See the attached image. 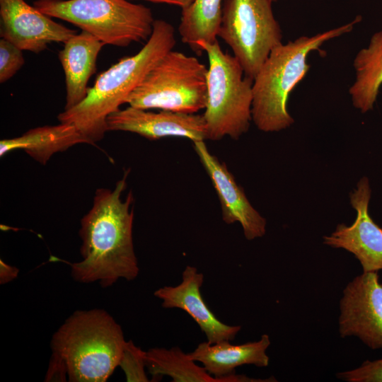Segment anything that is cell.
Segmentation results:
<instances>
[{
  "label": "cell",
  "instance_id": "2",
  "mask_svg": "<svg viewBox=\"0 0 382 382\" xmlns=\"http://www.w3.org/2000/svg\"><path fill=\"white\" fill-rule=\"evenodd\" d=\"M176 44L175 31L168 22L155 20L149 39L135 54L120 59L100 73L86 97L77 105L60 112L59 122L74 125L89 144L95 145L108 131L107 119L127 103L152 67Z\"/></svg>",
  "mask_w": 382,
  "mask_h": 382
},
{
  "label": "cell",
  "instance_id": "22",
  "mask_svg": "<svg viewBox=\"0 0 382 382\" xmlns=\"http://www.w3.org/2000/svg\"><path fill=\"white\" fill-rule=\"evenodd\" d=\"M25 63L23 50L11 42L0 40V83L12 78Z\"/></svg>",
  "mask_w": 382,
  "mask_h": 382
},
{
  "label": "cell",
  "instance_id": "24",
  "mask_svg": "<svg viewBox=\"0 0 382 382\" xmlns=\"http://www.w3.org/2000/svg\"><path fill=\"white\" fill-rule=\"evenodd\" d=\"M19 273V270L0 260V284H5L15 279Z\"/></svg>",
  "mask_w": 382,
  "mask_h": 382
},
{
  "label": "cell",
  "instance_id": "1",
  "mask_svg": "<svg viewBox=\"0 0 382 382\" xmlns=\"http://www.w3.org/2000/svg\"><path fill=\"white\" fill-rule=\"evenodd\" d=\"M128 172L112 190L96 191L91 209L81 220V260L70 264L77 282L98 283L106 288L120 279L132 281L139 273L133 242V196L125 200Z\"/></svg>",
  "mask_w": 382,
  "mask_h": 382
},
{
  "label": "cell",
  "instance_id": "9",
  "mask_svg": "<svg viewBox=\"0 0 382 382\" xmlns=\"http://www.w3.org/2000/svg\"><path fill=\"white\" fill-rule=\"evenodd\" d=\"M339 332L382 349V284L378 272H363L348 283L340 301Z\"/></svg>",
  "mask_w": 382,
  "mask_h": 382
},
{
  "label": "cell",
  "instance_id": "15",
  "mask_svg": "<svg viewBox=\"0 0 382 382\" xmlns=\"http://www.w3.org/2000/svg\"><path fill=\"white\" fill-rule=\"evenodd\" d=\"M64 44L58 57L64 73L66 110L77 105L86 97L88 83L96 71L97 58L105 44L83 30Z\"/></svg>",
  "mask_w": 382,
  "mask_h": 382
},
{
  "label": "cell",
  "instance_id": "20",
  "mask_svg": "<svg viewBox=\"0 0 382 382\" xmlns=\"http://www.w3.org/2000/svg\"><path fill=\"white\" fill-rule=\"evenodd\" d=\"M222 15V0H194L182 9L178 32L181 40L197 55V42H214L216 40Z\"/></svg>",
  "mask_w": 382,
  "mask_h": 382
},
{
  "label": "cell",
  "instance_id": "10",
  "mask_svg": "<svg viewBox=\"0 0 382 382\" xmlns=\"http://www.w3.org/2000/svg\"><path fill=\"white\" fill-rule=\"evenodd\" d=\"M371 191L369 179L363 177L350 193L351 205L357 213L354 223L350 226L338 224L330 236L323 238L325 244L352 253L363 272L382 270V228L369 214Z\"/></svg>",
  "mask_w": 382,
  "mask_h": 382
},
{
  "label": "cell",
  "instance_id": "4",
  "mask_svg": "<svg viewBox=\"0 0 382 382\" xmlns=\"http://www.w3.org/2000/svg\"><path fill=\"white\" fill-rule=\"evenodd\" d=\"M361 21H352L313 36H301L272 50L253 79L252 120L265 132L289 127L294 120L287 110L290 93L306 76L308 54L326 42L350 33Z\"/></svg>",
  "mask_w": 382,
  "mask_h": 382
},
{
  "label": "cell",
  "instance_id": "17",
  "mask_svg": "<svg viewBox=\"0 0 382 382\" xmlns=\"http://www.w3.org/2000/svg\"><path fill=\"white\" fill-rule=\"evenodd\" d=\"M88 144L87 139L69 123L59 122L30 129L20 137L0 141V156L23 150L35 161L45 165L52 155L78 144Z\"/></svg>",
  "mask_w": 382,
  "mask_h": 382
},
{
  "label": "cell",
  "instance_id": "8",
  "mask_svg": "<svg viewBox=\"0 0 382 382\" xmlns=\"http://www.w3.org/2000/svg\"><path fill=\"white\" fill-rule=\"evenodd\" d=\"M270 0H224L217 37L231 49L244 74L254 79L282 32Z\"/></svg>",
  "mask_w": 382,
  "mask_h": 382
},
{
  "label": "cell",
  "instance_id": "25",
  "mask_svg": "<svg viewBox=\"0 0 382 382\" xmlns=\"http://www.w3.org/2000/svg\"><path fill=\"white\" fill-rule=\"evenodd\" d=\"M155 3H164L168 4L176 5L180 6L182 9L188 7L194 0H145Z\"/></svg>",
  "mask_w": 382,
  "mask_h": 382
},
{
  "label": "cell",
  "instance_id": "12",
  "mask_svg": "<svg viewBox=\"0 0 382 382\" xmlns=\"http://www.w3.org/2000/svg\"><path fill=\"white\" fill-rule=\"evenodd\" d=\"M192 142L218 195L223 221L227 224L238 222L248 240L262 237L266 232V220L251 205L226 163L209 151L204 141Z\"/></svg>",
  "mask_w": 382,
  "mask_h": 382
},
{
  "label": "cell",
  "instance_id": "21",
  "mask_svg": "<svg viewBox=\"0 0 382 382\" xmlns=\"http://www.w3.org/2000/svg\"><path fill=\"white\" fill-rule=\"evenodd\" d=\"M145 352L132 340L126 341L119 366L128 382L149 381L145 371Z\"/></svg>",
  "mask_w": 382,
  "mask_h": 382
},
{
  "label": "cell",
  "instance_id": "14",
  "mask_svg": "<svg viewBox=\"0 0 382 382\" xmlns=\"http://www.w3.org/2000/svg\"><path fill=\"white\" fill-rule=\"evenodd\" d=\"M204 275L193 266L187 265L182 274V281L176 286H165L154 295L162 301L165 308H179L188 313L197 323L210 344L233 341L241 329L219 320L204 301L201 287Z\"/></svg>",
  "mask_w": 382,
  "mask_h": 382
},
{
  "label": "cell",
  "instance_id": "19",
  "mask_svg": "<svg viewBox=\"0 0 382 382\" xmlns=\"http://www.w3.org/2000/svg\"><path fill=\"white\" fill-rule=\"evenodd\" d=\"M355 80L349 88L354 108L365 113L373 109L382 85V30L375 33L369 45L353 61Z\"/></svg>",
  "mask_w": 382,
  "mask_h": 382
},
{
  "label": "cell",
  "instance_id": "5",
  "mask_svg": "<svg viewBox=\"0 0 382 382\" xmlns=\"http://www.w3.org/2000/svg\"><path fill=\"white\" fill-rule=\"evenodd\" d=\"M200 55L206 52L209 60L207 98L203 117L207 140L225 137L238 139L248 132L252 120L253 79L245 76L233 56L224 52L218 40L197 42Z\"/></svg>",
  "mask_w": 382,
  "mask_h": 382
},
{
  "label": "cell",
  "instance_id": "16",
  "mask_svg": "<svg viewBox=\"0 0 382 382\" xmlns=\"http://www.w3.org/2000/svg\"><path fill=\"white\" fill-rule=\"evenodd\" d=\"M270 345L269 335L263 334L259 340L236 345L230 341L214 344L203 342L189 354L196 362L201 363L209 374L222 378L235 374V369L242 365L267 366L269 357L266 351Z\"/></svg>",
  "mask_w": 382,
  "mask_h": 382
},
{
  "label": "cell",
  "instance_id": "3",
  "mask_svg": "<svg viewBox=\"0 0 382 382\" xmlns=\"http://www.w3.org/2000/svg\"><path fill=\"white\" fill-rule=\"evenodd\" d=\"M125 342L106 311H76L53 334L51 357L64 366L69 381L105 382L119 366Z\"/></svg>",
  "mask_w": 382,
  "mask_h": 382
},
{
  "label": "cell",
  "instance_id": "26",
  "mask_svg": "<svg viewBox=\"0 0 382 382\" xmlns=\"http://www.w3.org/2000/svg\"><path fill=\"white\" fill-rule=\"evenodd\" d=\"M272 3L276 1L277 0H270Z\"/></svg>",
  "mask_w": 382,
  "mask_h": 382
},
{
  "label": "cell",
  "instance_id": "23",
  "mask_svg": "<svg viewBox=\"0 0 382 382\" xmlns=\"http://www.w3.org/2000/svg\"><path fill=\"white\" fill-rule=\"evenodd\" d=\"M337 376L348 382H382V359L366 361L358 368L338 373Z\"/></svg>",
  "mask_w": 382,
  "mask_h": 382
},
{
  "label": "cell",
  "instance_id": "13",
  "mask_svg": "<svg viewBox=\"0 0 382 382\" xmlns=\"http://www.w3.org/2000/svg\"><path fill=\"white\" fill-rule=\"evenodd\" d=\"M107 124L108 131L135 133L149 140L168 137H185L192 141L207 140L203 115L195 113L153 112L129 105L110 115Z\"/></svg>",
  "mask_w": 382,
  "mask_h": 382
},
{
  "label": "cell",
  "instance_id": "11",
  "mask_svg": "<svg viewBox=\"0 0 382 382\" xmlns=\"http://www.w3.org/2000/svg\"><path fill=\"white\" fill-rule=\"evenodd\" d=\"M0 35L35 54L53 42H66L77 31L53 21L25 0H0Z\"/></svg>",
  "mask_w": 382,
  "mask_h": 382
},
{
  "label": "cell",
  "instance_id": "6",
  "mask_svg": "<svg viewBox=\"0 0 382 382\" xmlns=\"http://www.w3.org/2000/svg\"><path fill=\"white\" fill-rule=\"evenodd\" d=\"M42 13L69 22L105 45L127 47L146 42L155 19L151 8L128 0H37Z\"/></svg>",
  "mask_w": 382,
  "mask_h": 382
},
{
  "label": "cell",
  "instance_id": "18",
  "mask_svg": "<svg viewBox=\"0 0 382 382\" xmlns=\"http://www.w3.org/2000/svg\"><path fill=\"white\" fill-rule=\"evenodd\" d=\"M145 363L148 372L154 378L168 376L173 382L254 381L253 378L236 374L222 378L214 377L179 347L151 348L145 352Z\"/></svg>",
  "mask_w": 382,
  "mask_h": 382
},
{
  "label": "cell",
  "instance_id": "7",
  "mask_svg": "<svg viewBox=\"0 0 382 382\" xmlns=\"http://www.w3.org/2000/svg\"><path fill=\"white\" fill-rule=\"evenodd\" d=\"M208 68L193 56L170 50L130 94L127 103L144 109L195 114L206 107Z\"/></svg>",
  "mask_w": 382,
  "mask_h": 382
}]
</instances>
